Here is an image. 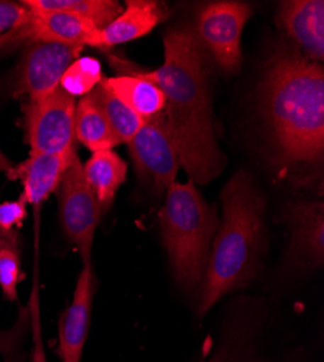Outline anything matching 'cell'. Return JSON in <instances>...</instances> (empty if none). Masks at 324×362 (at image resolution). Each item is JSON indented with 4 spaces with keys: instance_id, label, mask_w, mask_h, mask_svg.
Instances as JSON below:
<instances>
[{
    "instance_id": "obj_1",
    "label": "cell",
    "mask_w": 324,
    "mask_h": 362,
    "mask_svg": "<svg viewBox=\"0 0 324 362\" xmlns=\"http://www.w3.org/2000/svg\"><path fill=\"white\" fill-rule=\"evenodd\" d=\"M163 45V64L138 73L164 95L162 113L191 181L207 185L223 171L224 156L214 135L203 47L191 26L170 29Z\"/></svg>"
},
{
    "instance_id": "obj_2",
    "label": "cell",
    "mask_w": 324,
    "mask_h": 362,
    "mask_svg": "<svg viewBox=\"0 0 324 362\" xmlns=\"http://www.w3.org/2000/svg\"><path fill=\"white\" fill-rule=\"evenodd\" d=\"M263 115L282 167L315 165L324 153V70L298 51L281 49L262 84Z\"/></svg>"
},
{
    "instance_id": "obj_3",
    "label": "cell",
    "mask_w": 324,
    "mask_h": 362,
    "mask_svg": "<svg viewBox=\"0 0 324 362\" xmlns=\"http://www.w3.org/2000/svg\"><path fill=\"white\" fill-rule=\"evenodd\" d=\"M223 221L213 239L207 271L199 287L198 316L207 315L220 298L247 286L259 268L267 200L253 177L240 170L221 193Z\"/></svg>"
},
{
    "instance_id": "obj_4",
    "label": "cell",
    "mask_w": 324,
    "mask_h": 362,
    "mask_svg": "<svg viewBox=\"0 0 324 362\" xmlns=\"http://www.w3.org/2000/svg\"><path fill=\"white\" fill-rule=\"evenodd\" d=\"M159 221L176 283L185 291L199 290L213 239L218 228L216 207L198 192L194 181L174 183L164 193Z\"/></svg>"
},
{
    "instance_id": "obj_5",
    "label": "cell",
    "mask_w": 324,
    "mask_h": 362,
    "mask_svg": "<svg viewBox=\"0 0 324 362\" xmlns=\"http://www.w3.org/2000/svg\"><path fill=\"white\" fill-rule=\"evenodd\" d=\"M58 214L63 232L80 254L83 265L92 264L95 232L104 215L95 194L87 186L79 156L65 171L57 190Z\"/></svg>"
},
{
    "instance_id": "obj_6",
    "label": "cell",
    "mask_w": 324,
    "mask_h": 362,
    "mask_svg": "<svg viewBox=\"0 0 324 362\" xmlns=\"http://www.w3.org/2000/svg\"><path fill=\"white\" fill-rule=\"evenodd\" d=\"M76 99L58 86L48 96L23 105L29 156L63 154L74 148Z\"/></svg>"
},
{
    "instance_id": "obj_7",
    "label": "cell",
    "mask_w": 324,
    "mask_h": 362,
    "mask_svg": "<svg viewBox=\"0 0 324 362\" xmlns=\"http://www.w3.org/2000/svg\"><path fill=\"white\" fill-rule=\"evenodd\" d=\"M252 16V8L245 2H213L203 6L198 15L195 34L214 57L218 66L230 73H238L242 64V34Z\"/></svg>"
},
{
    "instance_id": "obj_8",
    "label": "cell",
    "mask_w": 324,
    "mask_h": 362,
    "mask_svg": "<svg viewBox=\"0 0 324 362\" xmlns=\"http://www.w3.org/2000/svg\"><path fill=\"white\" fill-rule=\"evenodd\" d=\"M128 151L138 177L147 181L155 192L166 193L176 181L182 164L179 149L163 113L144 120L128 142Z\"/></svg>"
},
{
    "instance_id": "obj_9",
    "label": "cell",
    "mask_w": 324,
    "mask_h": 362,
    "mask_svg": "<svg viewBox=\"0 0 324 362\" xmlns=\"http://www.w3.org/2000/svg\"><path fill=\"white\" fill-rule=\"evenodd\" d=\"M98 33L96 25L76 15L29 9L28 18L19 26L0 35V52L12 47L40 42L96 47Z\"/></svg>"
},
{
    "instance_id": "obj_10",
    "label": "cell",
    "mask_w": 324,
    "mask_h": 362,
    "mask_svg": "<svg viewBox=\"0 0 324 362\" xmlns=\"http://www.w3.org/2000/svg\"><path fill=\"white\" fill-rule=\"evenodd\" d=\"M82 49L79 45L55 42L28 45L18 69L13 96H25L28 102H34L52 93Z\"/></svg>"
},
{
    "instance_id": "obj_11",
    "label": "cell",
    "mask_w": 324,
    "mask_h": 362,
    "mask_svg": "<svg viewBox=\"0 0 324 362\" xmlns=\"http://www.w3.org/2000/svg\"><path fill=\"white\" fill-rule=\"evenodd\" d=\"M284 221L291 232L289 261L303 269H313L324 261L323 202H292L284 207Z\"/></svg>"
},
{
    "instance_id": "obj_12",
    "label": "cell",
    "mask_w": 324,
    "mask_h": 362,
    "mask_svg": "<svg viewBox=\"0 0 324 362\" xmlns=\"http://www.w3.org/2000/svg\"><path fill=\"white\" fill-rule=\"evenodd\" d=\"M95 297V274L92 264L82 267L72 303L58 320V354L62 362H80L89 334L92 303Z\"/></svg>"
},
{
    "instance_id": "obj_13",
    "label": "cell",
    "mask_w": 324,
    "mask_h": 362,
    "mask_svg": "<svg viewBox=\"0 0 324 362\" xmlns=\"http://www.w3.org/2000/svg\"><path fill=\"white\" fill-rule=\"evenodd\" d=\"M288 37L297 44L300 54L311 62L324 58V2L291 0L279 5L276 18Z\"/></svg>"
},
{
    "instance_id": "obj_14",
    "label": "cell",
    "mask_w": 324,
    "mask_h": 362,
    "mask_svg": "<svg viewBox=\"0 0 324 362\" xmlns=\"http://www.w3.org/2000/svg\"><path fill=\"white\" fill-rule=\"evenodd\" d=\"M76 156V148L63 154L29 156L21 164H15L6 175L9 180L21 181L28 204L40 210L41 204L55 193L65 171Z\"/></svg>"
},
{
    "instance_id": "obj_15",
    "label": "cell",
    "mask_w": 324,
    "mask_h": 362,
    "mask_svg": "<svg viewBox=\"0 0 324 362\" xmlns=\"http://www.w3.org/2000/svg\"><path fill=\"white\" fill-rule=\"evenodd\" d=\"M169 11L164 5L153 0H128L125 9L109 25L99 29L96 47L111 48L138 40L166 21Z\"/></svg>"
},
{
    "instance_id": "obj_16",
    "label": "cell",
    "mask_w": 324,
    "mask_h": 362,
    "mask_svg": "<svg viewBox=\"0 0 324 362\" xmlns=\"http://www.w3.org/2000/svg\"><path fill=\"white\" fill-rule=\"evenodd\" d=\"M102 83L113 96L123 100L143 120L156 117L164 109V95L162 90L138 71L108 77Z\"/></svg>"
},
{
    "instance_id": "obj_17",
    "label": "cell",
    "mask_w": 324,
    "mask_h": 362,
    "mask_svg": "<svg viewBox=\"0 0 324 362\" xmlns=\"http://www.w3.org/2000/svg\"><path fill=\"white\" fill-rule=\"evenodd\" d=\"M127 163L112 149L99 151L83 165L87 186L95 194L104 214L112 206L118 189L125 181Z\"/></svg>"
},
{
    "instance_id": "obj_18",
    "label": "cell",
    "mask_w": 324,
    "mask_h": 362,
    "mask_svg": "<svg viewBox=\"0 0 324 362\" xmlns=\"http://www.w3.org/2000/svg\"><path fill=\"white\" fill-rule=\"evenodd\" d=\"M74 136L92 153L112 149L121 144L92 92L76 105Z\"/></svg>"
},
{
    "instance_id": "obj_19",
    "label": "cell",
    "mask_w": 324,
    "mask_h": 362,
    "mask_svg": "<svg viewBox=\"0 0 324 362\" xmlns=\"http://www.w3.org/2000/svg\"><path fill=\"white\" fill-rule=\"evenodd\" d=\"M28 9L43 12H65L91 21L99 29L109 25L124 11L115 0H25Z\"/></svg>"
},
{
    "instance_id": "obj_20",
    "label": "cell",
    "mask_w": 324,
    "mask_h": 362,
    "mask_svg": "<svg viewBox=\"0 0 324 362\" xmlns=\"http://www.w3.org/2000/svg\"><path fill=\"white\" fill-rule=\"evenodd\" d=\"M92 93L99 102L116 138L121 144H128L143 127L144 120L123 100L113 96L102 81L92 90Z\"/></svg>"
},
{
    "instance_id": "obj_21",
    "label": "cell",
    "mask_w": 324,
    "mask_h": 362,
    "mask_svg": "<svg viewBox=\"0 0 324 362\" xmlns=\"http://www.w3.org/2000/svg\"><path fill=\"white\" fill-rule=\"evenodd\" d=\"M104 80L101 63L96 58H77L69 66L60 80V87L70 96L84 98Z\"/></svg>"
},
{
    "instance_id": "obj_22",
    "label": "cell",
    "mask_w": 324,
    "mask_h": 362,
    "mask_svg": "<svg viewBox=\"0 0 324 362\" xmlns=\"http://www.w3.org/2000/svg\"><path fill=\"white\" fill-rule=\"evenodd\" d=\"M21 281L19 244H8L0 248V288L9 301L18 300Z\"/></svg>"
},
{
    "instance_id": "obj_23",
    "label": "cell",
    "mask_w": 324,
    "mask_h": 362,
    "mask_svg": "<svg viewBox=\"0 0 324 362\" xmlns=\"http://www.w3.org/2000/svg\"><path fill=\"white\" fill-rule=\"evenodd\" d=\"M28 218V202L23 193L16 200L0 203V229L16 232Z\"/></svg>"
},
{
    "instance_id": "obj_24",
    "label": "cell",
    "mask_w": 324,
    "mask_h": 362,
    "mask_svg": "<svg viewBox=\"0 0 324 362\" xmlns=\"http://www.w3.org/2000/svg\"><path fill=\"white\" fill-rule=\"evenodd\" d=\"M29 15V9L16 2L0 0V35H5L19 26Z\"/></svg>"
},
{
    "instance_id": "obj_25",
    "label": "cell",
    "mask_w": 324,
    "mask_h": 362,
    "mask_svg": "<svg viewBox=\"0 0 324 362\" xmlns=\"http://www.w3.org/2000/svg\"><path fill=\"white\" fill-rule=\"evenodd\" d=\"M8 244H19V232H4L0 229V248Z\"/></svg>"
},
{
    "instance_id": "obj_26",
    "label": "cell",
    "mask_w": 324,
    "mask_h": 362,
    "mask_svg": "<svg viewBox=\"0 0 324 362\" xmlns=\"http://www.w3.org/2000/svg\"><path fill=\"white\" fill-rule=\"evenodd\" d=\"M13 167H15V164L2 153V149H0V171L8 173V171L12 170Z\"/></svg>"
}]
</instances>
